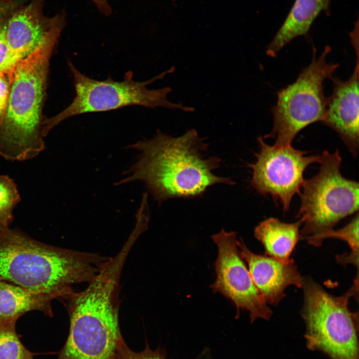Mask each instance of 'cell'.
<instances>
[{"label": "cell", "instance_id": "cell-5", "mask_svg": "<svg viewBox=\"0 0 359 359\" xmlns=\"http://www.w3.org/2000/svg\"><path fill=\"white\" fill-rule=\"evenodd\" d=\"M358 277L344 295L335 296L308 277H303L301 315L306 326L307 347L331 359H359V314L348 307L358 295Z\"/></svg>", "mask_w": 359, "mask_h": 359}, {"label": "cell", "instance_id": "cell-11", "mask_svg": "<svg viewBox=\"0 0 359 359\" xmlns=\"http://www.w3.org/2000/svg\"><path fill=\"white\" fill-rule=\"evenodd\" d=\"M332 94L328 97L326 112L322 122L335 131L354 158L358 156L359 134V56L350 78L346 81L331 79Z\"/></svg>", "mask_w": 359, "mask_h": 359}, {"label": "cell", "instance_id": "cell-19", "mask_svg": "<svg viewBox=\"0 0 359 359\" xmlns=\"http://www.w3.org/2000/svg\"><path fill=\"white\" fill-rule=\"evenodd\" d=\"M109 359H166L164 352L161 348L153 351L146 344L145 349L139 352L132 350L123 337L117 343L113 355Z\"/></svg>", "mask_w": 359, "mask_h": 359}, {"label": "cell", "instance_id": "cell-2", "mask_svg": "<svg viewBox=\"0 0 359 359\" xmlns=\"http://www.w3.org/2000/svg\"><path fill=\"white\" fill-rule=\"evenodd\" d=\"M108 257L37 241L0 225V281L62 299L73 285L89 283Z\"/></svg>", "mask_w": 359, "mask_h": 359}, {"label": "cell", "instance_id": "cell-8", "mask_svg": "<svg viewBox=\"0 0 359 359\" xmlns=\"http://www.w3.org/2000/svg\"><path fill=\"white\" fill-rule=\"evenodd\" d=\"M331 50L330 46H326L317 58L314 47L309 65L302 70L295 82L278 92L277 103L271 109L273 126L264 138H271L275 145H291L301 130L314 122H322L328 102L323 83L326 79L333 78L339 66L327 62Z\"/></svg>", "mask_w": 359, "mask_h": 359}, {"label": "cell", "instance_id": "cell-3", "mask_svg": "<svg viewBox=\"0 0 359 359\" xmlns=\"http://www.w3.org/2000/svg\"><path fill=\"white\" fill-rule=\"evenodd\" d=\"M130 249L108 257L80 292L63 298L70 317L68 338L58 359H109L122 338L119 322L120 277Z\"/></svg>", "mask_w": 359, "mask_h": 359}, {"label": "cell", "instance_id": "cell-20", "mask_svg": "<svg viewBox=\"0 0 359 359\" xmlns=\"http://www.w3.org/2000/svg\"><path fill=\"white\" fill-rule=\"evenodd\" d=\"M1 15H0V71L13 77L16 65L20 59L11 50L8 43Z\"/></svg>", "mask_w": 359, "mask_h": 359}, {"label": "cell", "instance_id": "cell-9", "mask_svg": "<svg viewBox=\"0 0 359 359\" xmlns=\"http://www.w3.org/2000/svg\"><path fill=\"white\" fill-rule=\"evenodd\" d=\"M257 141L256 160L249 164L252 171L250 183L259 193L269 194L279 200L287 212L293 197L301 192L305 170L311 164L320 163L321 155L306 156L307 152L291 145L271 146L261 136Z\"/></svg>", "mask_w": 359, "mask_h": 359}, {"label": "cell", "instance_id": "cell-23", "mask_svg": "<svg viewBox=\"0 0 359 359\" xmlns=\"http://www.w3.org/2000/svg\"><path fill=\"white\" fill-rule=\"evenodd\" d=\"M17 0H0V15L19 5Z\"/></svg>", "mask_w": 359, "mask_h": 359}, {"label": "cell", "instance_id": "cell-4", "mask_svg": "<svg viewBox=\"0 0 359 359\" xmlns=\"http://www.w3.org/2000/svg\"><path fill=\"white\" fill-rule=\"evenodd\" d=\"M60 35L51 37L16 65L0 126V155L7 160H29L45 148L41 109L49 60Z\"/></svg>", "mask_w": 359, "mask_h": 359}, {"label": "cell", "instance_id": "cell-12", "mask_svg": "<svg viewBox=\"0 0 359 359\" xmlns=\"http://www.w3.org/2000/svg\"><path fill=\"white\" fill-rule=\"evenodd\" d=\"M240 254L248 263L251 278L266 304L276 306L290 285L301 288L303 277L292 259L283 261L252 252L242 240H237Z\"/></svg>", "mask_w": 359, "mask_h": 359}, {"label": "cell", "instance_id": "cell-10", "mask_svg": "<svg viewBox=\"0 0 359 359\" xmlns=\"http://www.w3.org/2000/svg\"><path fill=\"white\" fill-rule=\"evenodd\" d=\"M237 233L222 229L211 236L218 247L215 262L216 278L211 285L212 291L230 299L237 312L249 311L251 322L261 318L268 320L272 314L255 285L237 245Z\"/></svg>", "mask_w": 359, "mask_h": 359}, {"label": "cell", "instance_id": "cell-1", "mask_svg": "<svg viewBox=\"0 0 359 359\" xmlns=\"http://www.w3.org/2000/svg\"><path fill=\"white\" fill-rule=\"evenodd\" d=\"M126 148L140 153L134 164L123 173L125 178L115 184L141 181L160 203L171 198L198 196L216 184H235L229 178L214 174L221 160L207 156L208 145L195 129L178 137L158 131L152 138Z\"/></svg>", "mask_w": 359, "mask_h": 359}, {"label": "cell", "instance_id": "cell-18", "mask_svg": "<svg viewBox=\"0 0 359 359\" xmlns=\"http://www.w3.org/2000/svg\"><path fill=\"white\" fill-rule=\"evenodd\" d=\"M20 201L14 180L9 176H0V225L9 227L13 219V211Z\"/></svg>", "mask_w": 359, "mask_h": 359}, {"label": "cell", "instance_id": "cell-17", "mask_svg": "<svg viewBox=\"0 0 359 359\" xmlns=\"http://www.w3.org/2000/svg\"><path fill=\"white\" fill-rule=\"evenodd\" d=\"M342 239L347 242L351 248V252L347 254L338 255L336 259L338 263L342 265L352 264L358 269L359 267V214L345 227L337 230H332L326 234L324 239L329 238Z\"/></svg>", "mask_w": 359, "mask_h": 359}, {"label": "cell", "instance_id": "cell-6", "mask_svg": "<svg viewBox=\"0 0 359 359\" xmlns=\"http://www.w3.org/2000/svg\"><path fill=\"white\" fill-rule=\"evenodd\" d=\"M341 163L338 150L324 151L319 172L304 180L301 187L300 238L317 247L340 220L359 210V183L342 176Z\"/></svg>", "mask_w": 359, "mask_h": 359}, {"label": "cell", "instance_id": "cell-21", "mask_svg": "<svg viewBox=\"0 0 359 359\" xmlns=\"http://www.w3.org/2000/svg\"><path fill=\"white\" fill-rule=\"evenodd\" d=\"M13 77L0 71V126L4 118Z\"/></svg>", "mask_w": 359, "mask_h": 359}, {"label": "cell", "instance_id": "cell-16", "mask_svg": "<svg viewBox=\"0 0 359 359\" xmlns=\"http://www.w3.org/2000/svg\"><path fill=\"white\" fill-rule=\"evenodd\" d=\"M16 321L0 322V359H34L32 353L22 344L16 334Z\"/></svg>", "mask_w": 359, "mask_h": 359}, {"label": "cell", "instance_id": "cell-13", "mask_svg": "<svg viewBox=\"0 0 359 359\" xmlns=\"http://www.w3.org/2000/svg\"><path fill=\"white\" fill-rule=\"evenodd\" d=\"M331 0H296L283 24L267 46V55L275 57L295 38L306 35L321 12L324 11L329 14Z\"/></svg>", "mask_w": 359, "mask_h": 359}, {"label": "cell", "instance_id": "cell-24", "mask_svg": "<svg viewBox=\"0 0 359 359\" xmlns=\"http://www.w3.org/2000/svg\"><path fill=\"white\" fill-rule=\"evenodd\" d=\"M172 0V1H175V0Z\"/></svg>", "mask_w": 359, "mask_h": 359}, {"label": "cell", "instance_id": "cell-14", "mask_svg": "<svg viewBox=\"0 0 359 359\" xmlns=\"http://www.w3.org/2000/svg\"><path fill=\"white\" fill-rule=\"evenodd\" d=\"M53 294L39 293L6 281H0V322L17 320L26 312L39 311L53 316Z\"/></svg>", "mask_w": 359, "mask_h": 359}, {"label": "cell", "instance_id": "cell-7", "mask_svg": "<svg viewBox=\"0 0 359 359\" xmlns=\"http://www.w3.org/2000/svg\"><path fill=\"white\" fill-rule=\"evenodd\" d=\"M68 66L72 74L75 96L72 102L56 115L43 121L42 134L46 136L58 124L70 117L87 113L105 112L132 105L155 108L163 107L192 112L193 108L175 104L168 100L167 94L172 91L169 87L149 89L147 86L174 68L146 81H136L132 71L127 72L123 80L117 81L109 76L104 80L90 78L80 72L69 61Z\"/></svg>", "mask_w": 359, "mask_h": 359}, {"label": "cell", "instance_id": "cell-22", "mask_svg": "<svg viewBox=\"0 0 359 359\" xmlns=\"http://www.w3.org/2000/svg\"><path fill=\"white\" fill-rule=\"evenodd\" d=\"M98 11L103 15L108 16L112 12V8L109 0H91Z\"/></svg>", "mask_w": 359, "mask_h": 359}, {"label": "cell", "instance_id": "cell-15", "mask_svg": "<svg viewBox=\"0 0 359 359\" xmlns=\"http://www.w3.org/2000/svg\"><path fill=\"white\" fill-rule=\"evenodd\" d=\"M300 219L294 223H285L270 217L261 222L254 229V236L264 246L265 254L279 260L287 261L300 238Z\"/></svg>", "mask_w": 359, "mask_h": 359}]
</instances>
